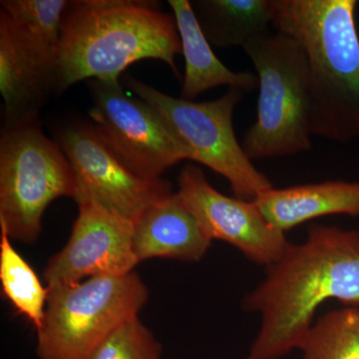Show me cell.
<instances>
[{
    "label": "cell",
    "instance_id": "obj_13",
    "mask_svg": "<svg viewBox=\"0 0 359 359\" xmlns=\"http://www.w3.org/2000/svg\"><path fill=\"white\" fill-rule=\"evenodd\" d=\"M133 224V250L138 263L155 257L196 263L211 245V238L176 192L149 207Z\"/></svg>",
    "mask_w": 359,
    "mask_h": 359
},
{
    "label": "cell",
    "instance_id": "obj_8",
    "mask_svg": "<svg viewBox=\"0 0 359 359\" xmlns=\"http://www.w3.org/2000/svg\"><path fill=\"white\" fill-rule=\"evenodd\" d=\"M89 116L100 140L139 178L158 181L177 163L192 161L187 148L150 104L130 97L119 81L93 80Z\"/></svg>",
    "mask_w": 359,
    "mask_h": 359
},
{
    "label": "cell",
    "instance_id": "obj_14",
    "mask_svg": "<svg viewBox=\"0 0 359 359\" xmlns=\"http://www.w3.org/2000/svg\"><path fill=\"white\" fill-rule=\"evenodd\" d=\"M266 219L285 233L295 226L332 215L359 218V181H325L271 188L255 200Z\"/></svg>",
    "mask_w": 359,
    "mask_h": 359
},
{
    "label": "cell",
    "instance_id": "obj_16",
    "mask_svg": "<svg viewBox=\"0 0 359 359\" xmlns=\"http://www.w3.org/2000/svg\"><path fill=\"white\" fill-rule=\"evenodd\" d=\"M202 32L217 47H244L271 32L273 0H195L191 1Z\"/></svg>",
    "mask_w": 359,
    "mask_h": 359
},
{
    "label": "cell",
    "instance_id": "obj_20",
    "mask_svg": "<svg viewBox=\"0 0 359 359\" xmlns=\"http://www.w3.org/2000/svg\"><path fill=\"white\" fill-rule=\"evenodd\" d=\"M162 346L139 316L115 328L90 359H161Z\"/></svg>",
    "mask_w": 359,
    "mask_h": 359
},
{
    "label": "cell",
    "instance_id": "obj_6",
    "mask_svg": "<svg viewBox=\"0 0 359 359\" xmlns=\"http://www.w3.org/2000/svg\"><path fill=\"white\" fill-rule=\"evenodd\" d=\"M48 290L43 323L36 330L39 359H90L115 328L139 316L149 299L134 271Z\"/></svg>",
    "mask_w": 359,
    "mask_h": 359
},
{
    "label": "cell",
    "instance_id": "obj_18",
    "mask_svg": "<svg viewBox=\"0 0 359 359\" xmlns=\"http://www.w3.org/2000/svg\"><path fill=\"white\" fill-rule=\"evenodd\" d=\"M0 282L14 309L28 318L36 330L43 323L49 290L0 228Z\"/></svg>",
    "mask_w": 359,
    "mask_h": 359
},
{
    "label": "cell",
    "instance_id": "obj_2",
    "mask_svg": "<svg viewBox=\"0 0 359 359\" xmlns=\"http://www.w3.org/2000/svg\"><path fill=\"white\" fill-rule=\"evenodd\" d=\"M181 39L174 15L159 2L70 1L63 18L55 91L84 79L119 81L130 65L145 59L166 63L176 76Z\"/></svg>",
    "mask_w": 359,
    "mask_h": 359
},
{
    "label": "cell",
    "instance_id": "obj_9",
    "mask_svg": "<svg viewBox=\"0 0 359 359\" xmlns=\"http://www.w3.org/2000/svg\"><path fill=\"white\" fill-rule=\"evenodd\" d=\"M57 143L74 171L76 203L94 201L134 223L149 207L173 193L166 180L147 181L132 173L104 145L89 123L66 125L58 132Z\"/></svg>",
    "mask_w": 359,
    "mask_h": 359
},
{
    "label": "cell",
    "instance_id": "obj_17",
    "mask_svg": "<svg viewBox=\"0 0 359 359\" xmlns=\"http://www.w3.org/2000/svg\"><path fill=\"white\" fill-rule=\"evenodd\" d=\"M67 0H2L1 11L47 65L57 69L61 27Z\"/></svg>",
    "mask_w": 359,
    "mask_h": 359
},
{
    "label": "cell",
    "instance_id": "obj_1",
    "mask_svg": "<svg viewBox=\"0 0 359 359\" xmlns=\"http://www.w3.org/2000/svg\"><path fill=\"white\" fill-rule=\"evenodd\" d=\"M328 301L359 306V231L311 224L306 240L290 243L243 301L245 311L261 316L245 359H283L299 349Z\"/></svg>",
    "mask_w": 359,
    "mask_h": 359
},
{
    "label": "cell",
    "instance_id": "obj_15",
    "mask_svg": "<svg viewBox=\"0 0 359 359\" xmlns=\"http://www.w3.org/2000/svg\"><path fill=\"white\" fill-rule=\"evenodd\" d=\"M185 57L181 98L194 100L212 88L228 86L243 92L259 87V78L252 72H235L226 67L212 50L197 20L191 1L169 0Z\"/></svg>",
    "mask_w": 359,
    "mask_h": 359
},
{
    "label": "cell",
    "instance_id": "obj_4",
    "mask_svg": "<svg viewBox=\"0 0 359 359\" xmlns=\"http://www.w3.org/2000/svg\"><path fill=\"white\" fill-rule=\"evenodd\" d=\"M257 71L256 122L243 148L250 160L287 157L313 146L308 58L302 45L282 32L257 37L243 47Z\"/></svg>",
    "mask_w": 359,
    "mask_h": 359
},
{
    "label": "cell",
    "instance_id": "obj_12",
    "mask_svg": "<svg viewBox=\"0 0 359 359\" xmlns=\"http://www.w3.org/2000/svg\"><path fill=\"white\" fill-rule=\"evenodd\" d=\"M56 71L40 57L0 11V92L6 126L39 116L50 92L55 91Z\"/></svg>",
    "mask_w": 359,
    "mask_h": 359
},
{
    "label": "cell",
    "instance_id": "obj_10",
    "mask_svg": "<svg viewBox=\"0 0 359 359\" xmlns=\"http://www.w3.org/2000/svg\"><path fill=\"white\" fill-rule=\"evenodd\" d=\"M176 193L208 237L228 243L254 263L268 268L289 247L285 233L264 217L255 201L219 193L196 165L181 170Z\"/></svg>",
    "mask_w": 359,
    "mask_h": 359
},
{
    "label": "cell",
    "instance_id": "obj_11",
    "mask_svg": "<svg viewBox=\"0 0 359 359\" xmlns=\"http://www.w3.org/2000/svg\"><path fill=\"white\" fill-rule=\"evenodd\" d=\"M76 204L78 216L69 240L44 269L47 287L127 275L139 264L133 250V222L94 201Z\"/></svg>",
    "mask_w": 359,
    "mask_h": 359
},
{
    "label": "cell",
    "instance_id": "obj_3",
    "mask_svg": "<svg viewBox=\"0 0 359 359\" xmlns=\"http://www.w3.org/2000/svg\"><path fill=\"white\" fill-rule=\"evenodd\" d=\"M355 0H273V27L308 58L313 136L359 139V35Z\"/></svg>",
    "mask_w": 359,
    "mask_h": 359
},
{
    "label": "cell",
    "instance_id": "obj_5",
    "mask_svg": "<svg viewBox=\"0 0 359 359\" xmlns=\"http://www.w3.org/2000/svg\"><path fill=\"white\" fill-rule=\"evenodd\" d=\"M76 195L73 168L58 143L42 132L37 116L6 126L0 140V228L11 241L34 243L47 207Z\"/></svg>",
    "mask_w": 359,
    "mask_h": 359
},
{
    "label": "cell",
    "instance_id": "obj_7",
    "mask_svg": "<svg viewBox=\"0 0 359 359\" xmlns=\"http://www.w3.org/2000/svg\"><path fill=\"white\" fill-rule=\"evenodd\" d=\"M125 84L160 113L191 151L194 162L210 168L230 183L235 197L255 201L273 188L268 177L254 166L233 131V111L243 91L230 88L216 100L196 102L168 95L131 77L126 78Z\"/></svg>",
    "mask_w": 359,
    "mask_h": 359
},
{
    "label": "cell",
    "instance_id": "obj_19",
    "mask_svg": "<svg viewBox=\"0 0 359 359\" xmlns=\"http://www.w3.org/2000/svg\"><path fill=\"white\" fill-rule=\"evenodd\" d=\"M302 359H359V306L328 311L304 335Z\"/></svg>",
    "mask_w": 359,
    "mask_h": 359
}]
</instances>
